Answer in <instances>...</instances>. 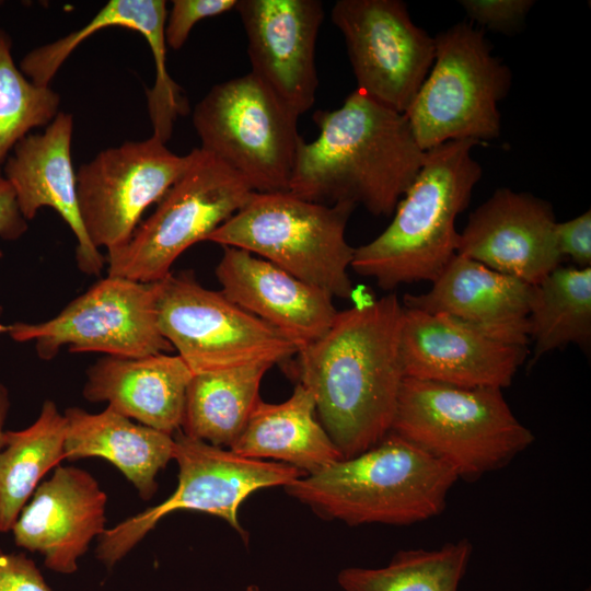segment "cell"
<instances>
[{
	"label": "cell",
	"instance_id": "obj_32",
	"mask_svg": "<svg viewBox=\"0 0 591 591\" xmlns=\"http://www.w3.org/2000/svg\"><path fill=\"white\" fill-rule=\"evenodd\" d=\"M461 5L472 21L503 34H512L523 25L533 0H462Z\"/></svg>",
	"mask_w": 591,
	"mask_h": 591
},
{
	"label": "cell",
	"instance_id": "obj_14",
	"mask_svg": "<svg viewBox=\"0 0 591 591\" xmlns=\"http://www.w3.org/2000/svg\"><path fill=\"white\" fill-rule=\"evenodd\" d=\"M332 21L341 32L357 89L405 114L434 59V38L399 0H338Z\"/></svg>",
	"mask_w": 591,
	"mask_h": 591
},
{
	"label": "cell",
	"instance_id": "obj_6",
	"mask_svg": "<svg viewBox=\"0 0 591 591\" xmlns=\"http://www.w3.org/2000/svg\"><path fill=\"white\" fill-rule=\"evenodd\" d=\"M356 205H325L289 192L254 193L206 241L245 250L328 294L349 298L355 248L346 240Z\"/></svg>",
	"mask_w": 591,
	"mask_h": 591
},
{
	"label": "cell",
	"instance_id": "obj_5",
	"mask_svg": "<svg viewBox=\"0 0 591 591\" xmlns=\"http://www.w3.org/2000/svg\"><path fill=\"white\" fill-rule=\"evenodd\" d=\"M391 432L475 482L508 465L535 437L502 390L404 378Z\"/></svg>",
	"mask_w": 591,
	"mask_h": 591
},
{
	"label": "cell",
	"instance_id": "obj_11",
	"mask_svg": "<svg viewBox=\"0 0 591 591\" xmlns=\"http://www.w3.org/2000/svg\"><path fill=\"white\" fill-rule=\"evenodd\" d=\"M158 325L193 374L253 363L277 364L298 348L281 333L204 288L193 273H172L159 281Z\"/></svg>",
	"mask_w": 591,
	"mask_h": 591
},
{
	"label": "cell",
	"instance_id": "obj_34",
	"mask_svg": "<svg viewBox=\"0 0 591 591\" xmlns=\"http://www.w3.org/2000/svg\"><path fill=\"white\" fill-rule=\"evenodd\" d=\"M0 591H51L35 563L23 553L0 548Z\"/></svg>",
	"mask_w": 591,
	"mask_h": 591
},
{
	"label": "cell",
	"instance_id": "obj_3",
	"mask_svg": "<svg viewBox=\"0 0 591 591\" xmlns=\"http://www.w3.org/2000/svg\"><path fill=\"white\" fill-rule=\"evenodd\" d=\"M474 140L444 142L425 161L398 201L392 222L374 240L355 248L351 268L384 290L433 281L456 254L457 216L466 209L482 167Z\"/></svg>",
	"mask_w": 591,
	"mask_h": 591
},
{
	"label": "cell",
	"instance_id": "obj_26",
	"mask_svg": "<svg viewBox=\"0 0 591 591\" xmlns=\"http://www.w3.org/2000/svg\"><path fill=\"white\" fill-rule=\"evenodd\" d=\"M66 430V418L50 399L31 426L5 430L0 451V533L11 531L43 476L65 460Z\"/></svg>",
	"mask_w": 591,
	"mask_h": 591
},
{
	"label": "cell",
	"instance_id": "obj_25",
	"mask_svg": "<svg viewBox=\"0 0 591 591\" xmlns=\"http://www.w3.org/2000/svg\"><path fill=\"white\" fill-rule=\"evenodd\" d=\"M271 367L259 362L193 374L185 396L182 432L230 449L260 401L259 386Z\"/></svg>",
	"mask_w": 591,
	"mask_h": 591
},
{
	"label": "cell",
	"instance_id": "obj_9",
	"mask_svg": "<svg viewBox=\"0 0 591 591\" xmlns=\"http://www.w3.org/2000/svg\"><path fill=\"white\" fill-rule=\"evenodd\" d=\"M186 171L138 224L130 240L107 253V274L139 282H158L177 257L240 210L256 193L235 171L200 148Z\"/></svg>",
	"mask_w": 591,
	"mask_h": 591
},
{
	"label": "cell",
	"instance_id": "obj_30",
	"mask_svg": "<svg viewBox=\"0 0 591 591\" xmlns=\"http://www.w3.org/2000/svg\"><path fill=\"white\" fill-rule=\"evenodd\" d=\"M59 106L58 92L34 83L15 65L12 39L0 28V169L32 129L53 121Z\"/></svg>",
	"mask_w": 591,
	"mask_h": 591
},
{
	"label": "cell",
	"instance_id": "obj_35",
	"mask_svg": "<svg viewBox=\"0 0 591 591\" xmlns=\"http://www.w3.org/2000/svg\"><path fill=\"white\" fill-rule=\"evenodd\" d=\"M27 230V220L20 211L12 186L0 169V237L14 241ZM0 251V257H2Z\"/></svg>",
	"mask_w": 591,
	"mask_h": 591
},
{
	"label": "cell",
	"instance_id": "obj_16",
	"mask_svg": "<svg viewBox=\"0 0 591 591\" xmlns=\"http://www.w3.org/2000/svg\"><path fill=\"white\" fill-rule=\"evenodd\" d=\"M528 355L526 346L496 340L444 314L404 306L401 357L405 378L502 390Z\"/></svg>",
	"mask_w": 591,
	"mask_h": 591
},
{
	"label": "cell",
	"instance_id": "obj_18",
	"mask_svg": "<svg viewBox=\"0 0 591 591\" xmlns=\"http://www.w3.org/2000/svg\"><path fill=\"white\" fill-rule=\"evenodd\" d=\"M107 495L85 470L58 465L20 512L11 532L16 546L44 556L56 572L78 570V559L106 528Z\"/></svg>",
	"mask_w": 591,
	"mask_h": 591
},
{
	"label": "cell",
	"instance_id": "obj_12",
	"mask_svg": "<svg viewBox=\"0 0 591 591\" xmlns=\"http://www.w3.org/2000/svg\"><path fill=\"white\" fill-rule=\"evenodd\" d=\"M158 282L109 276L40 323L0 324L13 340L34 341L39 358L53 359L63 346L71 352L141 358L172 350L158 325Z\"/></svg>",
	"mask_w": 591,
	"mask_h": 591
},
{
	"label": "cell",
	"instance_id": "obj_15",
	"mask_svg": "<svg viewBox=\"0 0 591 591\" xmlns=\"http://www.w3.org/2000/svg\"><path fill=\"white\" fill-rule=\"evenodd\" d=\"M251 72L299 116L315 103L320 0H237Z\"/></svg>",
	"mask_w": 591,
	"mask_h": 591
},
{
	"label": "cell",
	"instance_id": "obj_37",
	"mask_svg": "<svg viewBox=\"0 0 591 591\" xmlns=\"http://www.w3.org/2000/svg\"><path fill=\"white\" fill-rule=\"evenodd\" d=\"M246 591H260V590L257 586L251 584L247 587Z\"/></svg>",
	"mask_w": 591,
	"mask_h": 591
},
{
	"label": "cell",
	"instance_id": "obj_38",
	"mask_svg": "<svg viewBox=\"0 0 591 591\" xmlns=\"http://www.w3.org/2000/svg\"><path fill=\"white\" fill-rule=\"evenodd\" d=\"M584 591H590V588H587Z\"/></svg>",
	"mask_w": 591,
	"mask_h": 591
},
{
	"label": "cell",
	"instance_id": "obj_23",
	"mask_svg": "<svg viewBox=\"0 0 591 591\" xmlns=\"http://www.w3.org/2000/svg\"><path fill=\"white\" fill-rule=\"evenodd\" d=\"M63 416L66 460L105 459L121 472L143 500L154 496L157 475L174 456V436L135 424L108 406L99 414L70 407Z\"/></svg>",
	"mask_w": 591,
	"mask_h": 591
},
{
	"label": "cell",
	"instance_id": "obj_19",
	"mask_svg": "<svg viewBox=\"0 0 591 591\" xmlns=\"http://www.w3.org/2000/svg\"><path fill=\"white\" fill-rule=\"evenodd\" d=\"M73 116L59 112L42 132L20 140L1 167L23 217L32 220L44 207L53 208L77 240L76 259L86 275H99L106 263L89 240L81 220L77 172L71 160Z\"/></svg>",
	"mask_w": 591,
	"mask_h": 591
},
{
	"label": "cell",
	"instance_id": "obj_10",
	"mask_svg": "<svg viewBox=\"0 0 591 591\" xmlns=\"http://www.w3.org/2000/svg\"><path fill=\"white\" fill-rule=\"evenodd\" d=\"M174 440L173 460L178 465L176 489L163 502L106 529L97 537L96 557L108 568L123 559L162 518L177 510L219 517L247 541L237 519L242 502L259 489L286 487L304 476L288 464L244 457L182 431Z\"/></svg>",
	"mask_w": 591,
	"mask_h": 591
},
{
	"label": "cell",
	"instance_id": "obj_20",
	"mask_svg": "<svg viewBox=\"0 0 591 591\" xmlns=\"http://www.w3.org/2000/svg\"><path fill=\"white\" fill-rule=\"evenodd\" d=\"M216 276L225 298L273 326L298 350L324 335L338 312L326 291L245 250L223 246Z\"/></svg>",
	"mask_w": 591,
	"mask_h": 591
},
{
	"label": "cell",
	"instance_id": "obj_33",
	"mask_svg": "<svg viewBox=\"0 0 591 591\" xmlns=\"http://www.w3.org/2000/svg\"><path fill=\"white\" fill-rule=\"evenodd\" d=\"M555 241L563 257L580 268L591 267V211L555 224Z\"/></svg>",
	"mask_w": 591,
	"mask_h": 591
},
{
	"label": "cell",
	"instance_id": "obj_8",
	"mask_svg": "<svg viewBox=\"0 0 591 591\" xmlns=\"http://www.w3.org/2000/svg\"><path fill=\"white\" fill-rule=\"evenodd\" d=\"M299 115L252 72L215 84L197 103L193 125L208 152L256 193L289 192Z\"/></svg>",
	"mask_w": 591,
	"mask_h": 591
},
{
	"label": "cell",
	"instance_id": "obj_29",
	"mask_svg": "<svg viewBox=\"0 0 591 591\" xmlns=\"http://www.w3.org/2000/svg\"><path fill=\"white\" fill-rule=\"evenodd\" d=\"M472 554L467 538L404 549L381 568H345L337 581L343 591H460Z\"/></svg>",
	"mask_w": 591,
	"mask_h": 591
},
{
	"label": "cell",
	"instance_id": "obj_31",
	"mask_svg": "<svg viewBox=\"0 0 591 591\" xmlns=\"http://www.w3.org/2000/svg\"><path fill=\"white\" fill-rule=\"evenodd\" d=\"M237 0H174L165 21L166 46L181 49L194 25L205 19L235 8Z\"/></svg>",
	"mask_w": 591,
	"mask_h": 591
},
{
	"label": "cell",
	"instance_id": "obj_24",
	"mask_svg": "<svg viewBox=\"0 0 591 591\" xmlns=\"http://www.w3.org/2000/svg\"><path fill=\"white\" fill-rule=\"evenodd\" d=\"M230 450L248 459L288 464L304 475L344 459L317 419L312 394L299 383L282 403L260 399Z\"/></svg>",
	"mask_w": 591,
	"mask_h": 591
},
{
	"label": "cell",
	"instance_id": "obj_17",
	"mask_svg": "<svg viewBox=\"0 0 591 591\" xmlns=\"http://www.w3.org/2000/svg\"><path fill=\"white\" fill-rule=\"evenodd\" d=\"M555 215L546 200L498 188L471 213L456 254L531 286L560 266Z\"/></svg>",
	"mask_w": 591,
	"mask_h": 591
},
{
	"label": "cell",
	"instance_id": "obj_2",
	"mask_svg": "<svg viewBox=\"0 0 591 591\" xmlns=\"http://www.w3.org/2000/svg\"><path fill=\"white\" fill-rule=\"evenodd\" d=\"M313 121L318 136L301 140L289 193L391 216L426 158L405 115L356 89L340 107L316 111Z\"/></svg>",
	"mask_w": 591,
	"mask_h": 591
},
{
	"label": "cell",
	"instance_id": "obj_36",
	"mask_svg": "<svg viewBox=\"0 0 591 591\" xmlns=\"http://www.w3.org/2000/svg\"><path fill=\"white\" fill-rule=\"evenodd\" d=\"M10 408V398L7 387L0 383V451L3 448L4 424Z\"/></svg>",
	"mask_w": 591,
	"mask_h": 591
},
{
	"label": "cell",
	"instance_id": "obj_27",
	"mask_svg": "<svg viewBox=\"0 0 591 591\" xmlns=\"http://www.w3.org/2000/svg\"><path fill=\"white\" fill-rule=\"evenodd\" d=\"M529 339L534 344L530 364L568 344L584 349L591 343V267L558 266L532 286Z\"/></svg>",
	"mask_w": 591,
	"mask_h": 591
},
{
	"label": "cell",
	"instance_id": "obj_21",
	"mask_svg": "<svg viewBox=\"0 0 591 591\" xmlns=\"http://www.w3.org/2000/svg\"><path fill=\"white\" fill-rule=\"evenodd\" d=\"M425 293L403 306L455 318L496 340L526 346L532 286L455 254Z\"/></svg>",
	"mask_w": 591,
	"mask_h": 591
},
{
	"label": "cell",
	"instance_id": "obj_13",
	"mask_svg": "<svg viewBox=\"0 0 591 591\" xmlns=\"http://www.w3.org/2000/svg\"><path fill=\"white\" fill-rule=\"evenodd\" d=\"M193 151L178 155L151 136L99 152L77 171L82 223L90 242L107 253L124 246L144 210L186 171Z\"/></svg>",
	"mask_w": 591,
	"mask_h": 591
},
{
	"label": "cell",
	"instance_id": "obj_22",
	"mask_svg": "<svg viewBox=\"0 0 591 591\" xmlns=\"http://www.w3.org/2000/svg\"><path fill=\"white\" fill-rule=\"evenodd\" d=\"M193 372L178 356H105L86 371L82 394L139 424L174 436L182 427Z\"/></svg>",
	"mask_w": 591,
	"mask_h": 591
},
{
	"label": "cell",
	"instance_id": "obj_7",
	"mask_svg": "<svg viewBox=\"0 0 591 591\" xmlns=\"http://www.w3.org/2000/svg\"><path fill=\"white\" fill-rule=\"evenodd\" d=\"M433 38L432 66L404 114L416 142L428 151L449 141L499 137L498 103L509 92L510 69L470 23H456Z\"/></svg>",
	"mask_w": 591,
	"mask_h": 591
},
{
	"label": "cell",
	"instance_id": "obj_28",
	"mask_svg": "<svg viewBox=\"0 0 591 591\" xmlns=\"http://www.w3.org/2000/svg\"><path fill=\"white\" fill-rule=\"evenodd\" d=\"M163 0H111L85 25L68 35L30 50L21 60V71L34 83L49 85L71 53L88 37L105 27H125L141 34L153 56L155 72L166 70Z\"/></svg>",
	"mask_w": 591,
	"mask_h": 591
},
{
	"label": "cell",
	"instance_id": "obj_1",
	"mask_svg": "<svg viewBox=\"0 0 591 591\" xmlns=\"http://www.w3.org/2000/svg\"><path fill=\"white\" fill-rule=\"evenodd\" d=\"M403 313L395 293L337 312L328 331L296 354L290 373L312 394L317 419L344 459L391 432L405 378Z\"/></svg>",
	"mask_w": 591,
	"mask_h": 591
},
{
	"label": "cell",
	"instance_id": "obj_4",
	"mask_svg": "<svg viewBox=\"0 0 591 591\" xmlns=\"http://www.w3.org/2000/svg\"><path fill=\"white\" fill-rule=\"evenodd\" d=\"M459 480L444 462L390 432L367 451L285 487L320 517L348 525H410L439 515Z\"/></svg>",
	"mask_w": 591,
	"mask_h": 591
}]
</instances>
